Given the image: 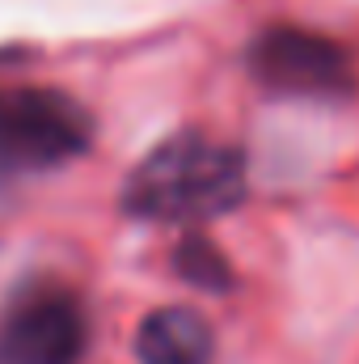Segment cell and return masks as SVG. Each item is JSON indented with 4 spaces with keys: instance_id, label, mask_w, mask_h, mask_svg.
Returning <instances> with one entry per match:
<instances>
[{
    "instance_id": "cell-4",
    "label": "cell",
    "mask_w": 359,
    "mask_h": 364,
    "mask_svg": "<svg viewBox=\"0 0 359 364\" xmlns=\"http://www.w3.org/2000/svg\"><path fill=\"white\" fill-rule=\"evenodd\" d=\"M250 73L270 93L287 97H343L355 90V68L351 55L300 26H270L250 43Z\"/></svg>"
},
{
    "instance_id": "cell-1",
    "label": "cell",
    "mask_w": 359,
    "mask_h": 364,
    "mask_svg": "<svg viewBox=\"0 0 359 364\" xmlns=\"http://www.w3.org/2000/svg\"><path fill=\"white\" fill-rule=\"evenodd\" d=\"M245 199V153L203 132L161 140L123 182V212L157 225H190L233 212Z\"/></svg>"
},
{
    "instance_id": "cell-7",
    "label": "cell",
    "mask_w": 359,
    "mask_h": 364,
    "mask_svg": "<svg viewBox=\"0 0 359 364\" xmlns=\"http://www.w3.org/2000/svg\"><path fill=\"white\" fill-rule=\"evenodd\" d=\"M0 174H4V166H0Z\"/></svg>"
},
{
    "instance_id": "cell-6",
    "label": "cell",
    "mask_w": 359,
    "mask_h": 364,
    "mask_svg": "<svg viewBox=\"0 0 359 364\" xmlns=\"http://www.w3.org/2000/svg\"><path fill=\"white\" fill-rule=\"evenodd\" d=\"M174 272L194 284V288H207V292H228L233 288V267L228 259L199 233H186L174 250Z\"/></svg>"
},
{
    "instance_id": "cell-3",
    "label": "cell",
    "mask_w": 359,
    "mask_h": 364,
    "mask_svg": "<svg viewBox=\"0 0 359 364\" xmlns=\"http://www.w3.org/2000/svg\"><path fill=\"white\" fill-rule=\"evenodd\" d=\"M85 339V305L64 284H26L0 314V364H77Z\"/></svg>"
},
{
    "instance_id": "cell-5",
    "label": "cell",
    "mask_w": 359,
    "mask_h": 364,
    "mask_svg": "<svg viewBox=\"0 0 359 364\" xmlns=\"http://www.w3.org/2000/svg\"><path fill=\"white\" fill-rule=\"evenodd\" d=\"M136 356H140V364H211L216 335L203 322V314H194L186 305H165L140 322Z\"/></svg>"
},
{
    "instance_id": "cell-2",
    "label": "cell",
    "mask_w": 359,
    "mask_h": 364,
    "mask_svg": "<svg viewBox=\"0 0 359 364\" xmlns=\"http://www.w3.org/2000/svg\"><path fill=\"white\" fill-rule=\"evenodd\" d=\"M93 144V114L60 90H0V166L51 170Z\"/></svg>"
}]
</instances>
